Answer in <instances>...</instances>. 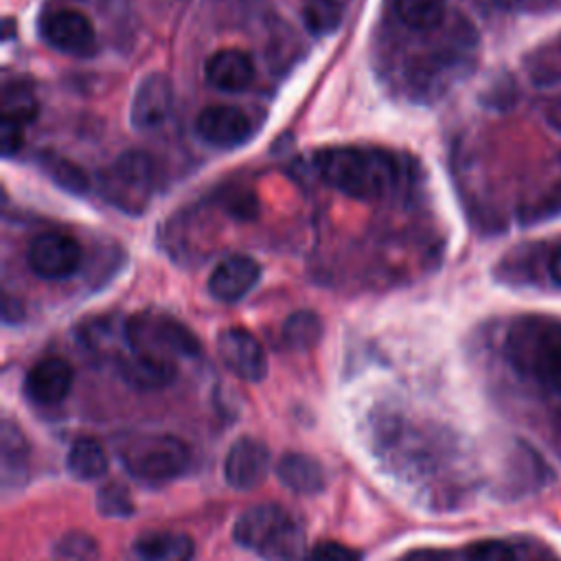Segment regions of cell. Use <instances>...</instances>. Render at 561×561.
<instances>
[{"mask_svg": "<svg viewBox=\"0 0 561 561\" xmlns=\"http://www.w3.org/2000/svg\"><path fill=\"white\" fill-rule=\"evenodd\" d=\"M206 79L219 92H243L254 81V61L239 48L215 50L204 66Z\"/></svg>", "mask_w": 561, "mask_h": 561, "instance_id": "cell-15", "label": "cell"}, {"mask_svg": "<svg viewBox=\"0 0 561 561\" xmlns=\"http://www.w3.org/2000/svg\"><path fill=\"white\" fill-rule=\"evenodd\" d=\"M37 164L57 186H61L68 193L81 195L90 188L88 175L75 162H70L68 158H64L59 153L42 151V153H37Z\"/></svg>", "mask_w": 561, "mask_h": 561, "instance_id": "cell-21", "label": "cell"}, {"mask_svg": "<svg viewBox=\"0 0 561 561\" xmlns=\"http://www.w3.org/2000/svg\"><path fill=\"white\" fill-rule=\"evenodd\" d=\"M546 118L548 123L561 131V96L552 99L548 105H546Z\"/></svg>", "mask_w": 561, "mask_h": 561, "instance_id": "cell-33", "label": "cell"}, {"mask_svg": "<svg viewBox=\"0 0 561 561\" xmlns=\"http://www.w3.org/2000/svg\"><path fill=\"white\" fill-rule=\"evenodd\" d=\"M221 364L239 379L256 383L267 375V357L254 333L241 327L224 329L217 337Z\"/></svg>", "mask_w": 561, "mask_h": 561, "instance_id": "cell-8", "label": "cell"}, {"mask_svg": "<svg viewBox=\"0 0 561 561\" xmlns=\"http://www.w3.org/2000/svg\"><path fill=\"white\" fill-rule=\"evenodd\" d=\"M2 116L22 125L31 123L37 116V101L33 92L22 83L7 85L2 94Z\"/></svg>", "mask_w": 561, "mask_h": 561, "instance_id": "cell-25", "label": "cell"}, {"mask_svg": "<svg viewBox=\"0 0 561 561\" xmlns=\"http://www.w3.org/2000/svg\"><path fill=\"white\" fill-rule=\"evenodd\" d=\"M195 131L206 145L219 149H234L250 138L252 125L241 107L208 105L197 114Z\"/></svg>", "mask_w": 561, "mask_h": 561, "instance_id": "cell-10", "label": "cell"}, {"mask_svg": "<svg viewBox=\"0 0 561 561\" xmlns=\"http://www.w3.org/2000/svg\"><path fill=\"white\" fill-rule=\"evenodd\" d=\"M195 543L175 530H151L138 535L127 548V561H191Z\"/></svg>", "mask_w": 561, "mask_h": 561, "instance_id": "cell-16", "label": "cell"}, {"mask_svg": "<svg viewBox=\"0 0 561 561\" xmlns=\"http://www.w3.org/2000/svg\"><path fill=\"white\" fill-rule=\"evenodd\" d=\"M81 243L75 237L57 230L37 234L26 250V263L31 272L48 280H61L72 276L81 267Z\"/></svg>", "mask_w": 561, "mask_h": 561, "instance_id": "cell-7", "label": "cell"}, {"mask_svg": "<svg viewBox=\"0 0 561 561\" xmlns=\"http://www.w3.org/2000/svg\"><path fill=\"white\" fill-rule=\"evenodd\" d=\"M561 215V180L552 184L541 197H537L526 210H524V221H546L554 219Z\"/></svg>", "mask_w": 561, "mask_h": 561, "instance_id": "cell-28", "label": "cell"}, {"mask_svg": "<svg viewBox=\"0 0 561 561\" xmlns=\"http://www.w3.org/2000/svg\"><path fill=\"white\" fill-rule=\"evenodd\" d=\"M96 506H99V513L105 517H129L134 513L131 495L118 482H110L101 486L96 495Z\"/></svg>", "mask_w": 561, "mask_h": 561, "instance_id": "cell-26", "label": "cell"}, {"mask_svg": "<svg viewBox=\"0 0 561 561\" xmlns=\"http://www.w3.org/2000/svg\"><path fill=\"white\" fill-rule=\"evenodd\" d=\"M101 195L116 208L138 215L147 208L156 186V164L142 151L121 153L101 175Z\"/></svg>", "mask_w": 561, "mask_h": 561, "instance_id": "cell-5", "label": "cell"}, {"mask_svg": "<svg viewBox=\"0 0 561 561\" xmlns=\"http://www.w3.org/2000/svg\"><path fill=\"white\" fill-rule=\"evenodd\" d=\"M548 274H550L552 283L561 287V245L550 252V259H548Z\"/></svg>", "mask_w": 561, "mask_h": 561, "instance_id": "cell-32", "label": "cell"}, {"mask_svg": "<svg viewBox=\"0 0 561 561\" xmlns=\"http://www.w3.org/2000/svg\"><path fill=\"white\" fill-rule=\"evenodd\" d=\"M173 107V85L167 75L151 72L147 75L131 99L129 121L136 131H149L160 127Z\"/></svg>", "mask_w": 561, "mask_h": 561, "instance_id": "cell-12", "label": "cell"}, {"mask_svg": "<svg viewBox=\"0 0 561 561\" xmlns=\"http://www.w3.org/2000/svg\"><path fill=\"white\" fill-rule=\"evenodd\" d=\"M307 561H362V554L344 543L322 541L309 552Z\"/></svg>", "mask_w": 561, "mask_h": 561, "instance_id": "cell-30", "label": "cell"}, {"mask_svg": "<svg viewBox=\"0 0 561 561\" xmlns=\"http://www.w3.org/2000/svg\"><path fill=\"white\" fill-rule=\"evenodd\" d=\"M467 561H517L515 550L504 541H478L467 550Z\"/></svg>", "mask_w": 561, "mask_h": 561, "instance_id": "cell-29", "label": "cell"}, {"mask_svg": "<svg viewBox=\"0 0 561 561\" xmlns=\"http://www.w3.org/2000/svg\"><path fill=\"white\" fill-rule=\"evenodd\" d=\"M394 13L412 31H432L445 20V0H394Z\"/></svg>", "mask_w": 561, "mask_h": 561, "instance_id": "cell-23", "label": "cell"}, {"mask_svg": "<svg viewBox=\"0 0 561 561\" xmlns=\"http://www.w3.org/2000/svg\"><path fill=\"white\" fill-rule=\"evenodd\" d=\"M72 366L61 357L39 359L24 379V390L31 401L39 405L61 403L72 388Z\"/></svg>", "mask_w": 561, "mask_h": 561, "instance_id": "cell-14", "label": "cell"}, {"mask_svg": "<svg viewBox=\"0 0 561 561\" xmlns=\"http://www.w3.org/2000/svg\"><path fill=\"white\" fill-rule=\"evenodd\" d=\"M318 175L344 195L370 202L383 197L397 178L394 160L379 149L329 147L316 153Z\"/></svg>", "mask_w": 561, "mask_h": 561, "instance_id": "cell-1", "label": "cell"}, {"mask_svg": "<svg viewBox=\"0 0 561 561\" xmlns=\"http://www.w3.org/2000/svg\"><path fill=\"white\" fill-rule=\"evenodd\" d=\"M506 355L515 370L541 388L561 394V324L541 320L517 322L506 337Z\"/></svg>", "mask_w": 561, "mask_h": 561, "instance_id": "cell-3", "label": "cell"}, {"mask_svg": "<svg viewBox=\"0 0 561 561\" xmlns=\"http://www.w3.org/2000/svg\"><path fill=\"white\" fill-rule=\"evenodd\" d=\"M232 537L241 548H248L267 561H307L302 528L276 504L248 508L234 522Z\"/></svg>", "mask_w": 561, "mask_h": 561, "instance_id": "cell-2", "label": "cell"}, {"mask_svg": "<svg viewBox=\"0 0 561 561\" xmlns=\"http://www.w3.org/2000/svg\"><path fill=\"white\" fill-rule=\"evenodd\" d=\"M276 476L289 491L300 495L320 493L327 484L324 467L316 458L296 451H289L278 460Z\"/></svg>", "mask_w": 561, "mask_h": 561, "instance_id": "cell-18", "label": "cell"}, {"mask_svg": "<svg viewBox=\"0 0 561 561\" xmlns=\"http://www.w3.org/2000/svg\"><path fill=\"white\" fill-rule=\"evenodd\" d=\"M261 278V265L245 254L226 256L208 278V291L219 302H237L248 296Z\"/></svg>", "mask_w": 561, "mask_h": 561, "instance_id": "cell-13", "label": "cell"}, {"mask_svg": "<svg viewBox=\"0 0 561 561\" xmlns=\"http://www.w3.org/2000/svg\"><path fill=\"white\" fill-rule=\"evenodd\" d=\"M322 337V320L313 311H296L283 322V342L291 351H309Z\"/></svg>", "mask_w": 561, "mask_h": 561, "instance_id": "cell-22", "label": "cell"}, {"mask_svg": "<svg viewBox=\"0 0 561 561\" xmlns=\"http://www.w3.org/2000/svg\"><path fill=\"white\" fill-rule=\"evenodd\" d=\"M59 561H96V543L83 533H70L57 541Z\"/></svg>", "mask_w": 561, "mask_h": 561, "instance_id": "cell-27", "label": "cell"}, {"mask_svg": "<svg viewBox=\"0 0 561 561\" xmlns=\"http://www.w3.org/2000/svg\"><path fill=\"white\" fill-rule=\"evenodd\" d=\"M342 20V4L337 0H309L302 9V22L313 35H329Z\"/></svg>", "mask_w": 561, "mask_h": 561, "instance_id": "cell-24", "label": "cell"}, {"mask_svg": "<svg viewBox=\"0 0 561 561\" xmlns=\"http://www.w3.org/2000/svg\"><path fill=\"white\" fill-rule=\"evenodd\" d=\"M42 37L55 50L66 55L88 57L96 48V31L85 13L77 9H57L39 24Z\"/></svg>", "mask_w": 561, "mask_h": 561, "instance_id": "cell-9", "label": "cell"}, {"mask_svg": "<svg viewBox=\"0 0 561 561\" xmlns=\"http://www.w3.org/2000/svg\"><path fill=\"white\" fill-rule=\"evenodd\" d=\"M66 469L77 480H94L107 469L105 449L94 438H77L66 454Z\"/></svg>", "mask_w": 561, "mask_h": 561, "instance_id": "cell-20", "label": "cell"}, {"mask_svg": "<svg viewBox=\"0 0 561 561\" xmlns=\"http://www.w3.org/2000/svg\"><path fill=\"white\" fill-rule=\"evenodd\" d=\"M24 145V125L11 118L2 116L0 123V147H2V156L9 158L13 153H18Z\"/></svg>", "mask_w": 561, "mask_h": 561, "instance_id": "cell-31", "label": "cell"}, {"mask_svg": "<svg viewBox=\"0 0 561 561\" xmlns=\"http://www.w3.org/2000/svg\"><path fill=\"white\" fill-rule=\"evenodd\" d=\"M118 373L136 390H160L173 381L175 364L171 357L129 351V355L118 359Z\"/></svg>", "mask_w": 561, "mask_h": 561, "instance_id": "cell-17", "label": "cell"}, {"mask_svg": "<svg viewBox=\"0 0 561 561\" xmlns=\"http://www.w3.org/2000/svg\"><path fill=\"white\" fill-rule=\"evenodd\" d=\"M270 469L267 447L252 436L234 440L224 458V478L234 491H250L259 486Z\"/></svg>", "mask_w": 561, "mask_h": 561, "instance_id": "cell-11", "label": "cell"}, {"mask_svg": "<svg viewBox=\"0 0 561 561\" xmlns=\"http://www.w3.org/2000/svg\"><path fill=\"white\" fill-rule=\"evenodd\" d=\"M28 471V445L24 434L11 421L0 425V473L2 486H18Z\"/></svg>", "mask_w": 561, "mask_h": 561, "instance_id": "cell-19", "label": "cell"}, {"mask_svg": "<svg viewBox=\"0 0 561 561\" xmlns=\"http://www.w3.org/2000/svg\"><path fill=\"white\" fill-rule=\"evenodd\" d=\"M127 473L142 484H164L180 478L191 465V449L171 434L142 436L123 451Z\"/></svg>", "mask_w": 561, "mask_h": 561, "instance_id": "cell-4", "label": "cell"}, {"mask_svg": "<svg viewBox=\"0 0 561 561\" xmlns=\"http://www.w3.org/2000/svg\"><path fill=\"white\" fill-rule=\"evenodd\" d=\"M127 348L162 357H195L199 342L182 322L162 313H138L125 322Z\"/></svg>", "mask_w": 561, "mask_h": 561, "instance_id": "cell-6", "label": "cell"}]
</instances>
